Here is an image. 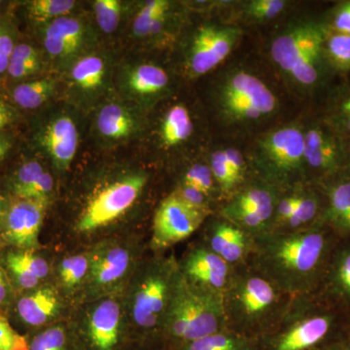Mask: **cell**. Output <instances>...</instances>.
Returning <instances> with one entry per match:
<instances>
[{
	"label": "cell",
	"mask_w": 350,
	"mask_h": 350,
	"mask_svg": "<svg viewBox=\"0 0 350 350\" xmlns=\"http://www.w3.org/2000/svg\"><path fill=\"white\" fill-rule=\"evenodd\" d=\"M326 31L327 27L314 21H296L271 41V61L285 81L300 93H312L325 78Z\"/></svg>",
	"instance_id": "1"
},
{
	"label": "cell",
	"mask_w": 350,
	"mask_h": 350,
	"mask_svg": "<svg viewBox=\"0 0 350 350\" xmlns=\"http://www.w3.org/2000/svg\"><path fill=\"white\" fill-rule=\"evenodd\" d=\"M165 314V335L178 350L220 332L224 320L222 296L213 288L182 280L170 292Z\"/></svg>",
	"instance_id": "2"
},
{
	"label": "cell",
	"mask_w": 350,
	"mask_h": 350,
	"mask_svg": "<svg viewBox=\"0 0 350 350\" xmlns=\"http://www.w3.org/2000/svg\"><path fill=\"white\" fill-rule=\"evenodd\" d=\"M214 105L228 125H256L273 116L278 100L266 83L250 71L234 68L226 72L214 89Z\"/></svg>",
	"instance_id": "3"
},
{
	"label": "cell",
	"mask_w": 350,
	"mask_h": 350,
	"mask_svg": "<svg viewBox=\"0 0 350 350\" xmlns=\"http://www.w3.org/2000/svg\"><path fill=\"white\" fill-rule=\"evenodd\" d=\"M46 68L62 76L78 59L100 48V34L84 14H71L39 27Z\"/></svg>",
	"instance_id": "4"
},
{
	"label": "cell",
	"mask_w": 350,
	"mask_h": 350,
	"mask_svg": "<svg viewBox=\"0 0 350 350\" xmlns=\"http://www.w3.org/2000/svg\"><path fill=\"white\" fill-rule=\"evenodd\" d=\"M111 53L98 50L78 59L59 76L66 103L79 111H92L111 98L116 64Z\"/></svg>",
	"instance_id": "5"
},
{
	"label": "cell",
	"mask_w": 350,
	"mask_h": 350,
	"mask_svg": "<svg viewBox=\"0 0 350 350\" xmlns=\"http://www.w3.org/2000/svg\"><path fill=\"white\" fill-rule=\"evenodd\" d=\"M243 31L237 25L202 24L191 32L183 52V68L192 78L207 75L234 49Z\"/></svg>",
	"instance_id": "6"
},
{
	"label": "cell",
	"mask_w": 350,
	"mask_h": 350,
	"mask_svg": "<svg viewBox=\"0 0 350 350\" xmlns=\"http://www.w3.org/2000/svg\"><path fill=\"white\" fill-rule=\"evenodd\" d=\"M255 161L276 178L296 174L305 163V131L298 125L280 126L257 140Z\"/></svg>",
	"instance_id": "7"
},
{
	"label": "cell",
	"mask_w": 350,
	"mask_h": 350,
	"mask_svg": "<svg viewBox=\"0 0 350 350\" xmlns=\"http://www.w3.org/2000/svg\"><path fill=\"white\" fill-rule=\"evenodd\" d=\"M114 85L122 100L144 111L167 96L172 80L159 64L133 62L115 69Z\"/></svg>",
	"instance_id": "8"
},
{
	"label": "cell",
	"mask_w": 350,
	"mask_h": 350,
	"mask_svg": "<svg viewBox=\"0 0 350 350\" xmlns=\"http://www.w3.org/2000/svg\"><path fill=\"white\" fill-rule=\"evenodd\" d=\"M146 182V175L131 174L108 184L88 202L78 221V230L94 231L118 219L135 204Z\"/></svg>",
	"instance_id": "9"
},
{
	"label": "cell",
	"mask_w": 350,
	"mask_h": 350,
	"mask_svg": "<svg viewBox=\"0 0 350 350\" xmlns=\"http://www.w3.org/2000/svg\"><path fill=\"white\" fill-rule=\"evenodd\" d=\"M94 111V137L105 146L126 144L144 131L142 110L126 101L109 98Z\"/></svg>",
	"instance_id": "10"
},
{
	"label": "cell",
	"mask_w": 350,
	"mask_h": 350,
	"mask_svg": "<svg viewBox=\"0 0 350 350\" xmlns=\"http://www.w3.org/2000/svg\"><path fill=\"white\" fill-rule=\"evenodd\" d=\"M36 144L59 170H66L75 161L79 145V130L66 110L52 113L36 133Z\"/></svg>",
	"instance_id": "11"
},
{
	"label": "cell",
	"mask_w": 350,
	"mask_h": 350,
	"mask_svg": "<svg viewBox=\"0 0 350 350\" xmlns=\"http://www.w3.org/2000/svg\"><path fill=\"white\" fill-rule=\"evenodd\" d=\"M47 204L12 198L0 230L2 243L18 250H36Z\"/></svg>",
	"instance_id": "12"
},
{
	"label": "cell",
	"mask_w": 350,
	"mask_h": 350,
	"mask_svg": "<svg viewBox=\"0 0 350 350\" xmlns=\"http://www.w3.org/2000/svg\"><path fill=\"white\" fill-rule=\"evenodd\" d=\"M206 213L188 206L172 193L157 208L153 241L165 247L190 237L204 221Z\"/></svg>",
	"instance_id": "13"
},
{
	"label": "cell",
	"mask_w": 350,
	"mask_h": 350,
	"mask_svg": "<svg viewBox=\"0 0 350 350\" xmlns=\"http://www.w3.org/2000/svg\"><path fill=\"white\" fill-rule=\"evenodd\" d=\"M172 292L170 278L163 269H154L140 280L133 297V323L142 330L159 325Z\"/></svg>",
	"instance_id": "14"
},
{
	"label": "cell",
	"mask_w": 350,
	"mask_h": 350,
	"mask_svg": "<svg viewBox=\"0 0 350 350\" xmlns=\"http://www.w3.org/2000/svg\"><path fill=\"white\" fill-rule=\"evenodd\" d=\"M79 350H122L126 345L121 327V312L116 301L107 299L94 306L87 319Z\"/></svg>",
	"instance_id": "15"
},
{
	"label": "cell",
	"mask_w": 350,
	"mask_h": 350,
	"mask_svg": "<svg viewBox=\"0 0 350 350\" xmlns=\"http://www.w3.org/2000/svg\"><path fill=\"white\" fill-rule=\"evenodd\" d=\"M323 237L317 232L293 234L282 239L275 248L276 261L292 273L312 271L323 250Z\"/></svg>",
	"instance_id": "16"
},
{
	"label": "cell",
	"mask_w": 350,
	"mask_h": 350,
	"mask_svg": "<svg viewBox=\"0 0 350 350\" xmlns=\"http://www.w3.org/2000/svg\"><path fill=\"white\" fill-rule=\"evenodd\" d=\"M34 251L11 247L0 259L14 290L31 291L38 288L41 280L49 275L47 261Z\"/></svg>",
	"instance_id": "17"
},
{
	"label": "cell",
	"mask_w": 350,
	"mask_h": 350,
	"mask_svg": "<svg viewBox=\"0 0 350 350\" xmlns=\"http://www.w3.org/2000/svg\"><path fill=\"white\" fill-rule=\"evenodd\" d=\"M54 189L52 174L38 161H25L15 170L9 190L13 199L47 202Z\"/></svg>",
	"instance_id": "18"
},
{
	"label": "cell",
	"mask_w": 350,
	"mask_h": 350,
	"mask_svg": "<svg viewBox=\"0 0 350 350\" xmlns=\"http://www.w3.org/2000/svg\"><path fill=\"white\" fill-rule=\"evenodd\" d=\"M59 92V76L43 75L27 81L8 85V100L20 111H34L54 100Z\"/></svg>",
	"instance_id": "19"
},
{
	"label": "cell",
	"mask_w": 350,
	"mask_h": 350,
	"mask_svg": "<svg viewBox=\"0 0 350 350\" xmlns=\"http://www.w3.org/2000/svg\"><path fill=\"white\" fill-rule=\"evenodd\" d=\"M16 312L21 323L39 328L49 323L59 310V300L52 287H38L24 292L16 300Z\"/></svg>",
	"instance_id": "20"
},
{
	"label": "cell",
	"mask_w": 350,
	"mask_h": 350,
	"mask_svg": "<svg viewBox=\"0 0 350 350\" xmlns=\"http://www.w3.org/2000/svg\"><path fill=\"white\" fill-rule=\"evenodd\" d=\"M342 153L344 151L337 138L330 131L319 125L310 126L305 131V163L312 169H335Z\"/></svg>",
	"instance_id": "21"
},
{
	"label": "cell",
	"mask_w": 350,
	"mask_h": 350,
	"mask_svg": "<svg viewBox=\"0 0 350 350\" xmlns=\"http://www.w3.org/2000/svg\"><path fill=\"white\" fill-rule=\"evenodd\" d=\"M46 69L40 46L22 36L14 48L4 81L8 85L27 81L43 75Z\"/></svg>",
	"instance_id": "22"
},
{
	"label": "cell",
	"mask_w": 350,
	"mask_h": 350,
	"mask_svg": "<svg viewBox=\"0 0 350 350\" xmlns=\"http://www.w3.org/2000/svg\"><path fill=\"white\" fill-rule=\"evenodd\" d=\"M185 271L195 282L216 290L224 286L228 275L227 262L206 250H195L189 255Z\"/></svg>",
	"instance_id": "23"
},
{
	"label": "cell",
	"mask_w": 350,
	"mask_h": 350,
	"mask_svg": "<svg viewBox=\"0 0 350 350\" xmlns=\"http://www.w3.org/2000/svg\"><path fill=\"white\" fill-rule=\"evenodd\" d=\"M330 329L327 317L305 320L273 342L271 350H310L325 338Z\"/></svg>",
	"instance_id": "24"
},
{
	"label": "cell",
	"mask_w": 350,
	"mask_h": 350,
	"mask_svg": "<svg viewBox=\"0 0 350 350\" xmlns=\"http://www.w3.org/2000/svg\"><path fill=\"white\" fill-rule=\"evenodd\" d=\"M130 265V254L122 247H111L96 254L90 264L92 282L98 286H108L121 280Z\"/></svg>",
	"instance_id": "25"
},
{
	"label": "cell",
	"mask_w": 350,
	"mask_h": 350,
	"mask_svg": "<svg viewBox=\"0 0 350 350\" xmlns=\"http://www.w3.org/2000/svg\"><path fill=\"white\" fill-rule=\"evenodd\" d=\"M194 131V124L188 108L175 105L165 112L160 126V140L167 148L178 146L187 142Z\"/></svg>",
	"instance_id": "26"
},
{
	"label": "cell",
	"mask_w": 350,
	"mask_h": 350,
	"mask_svg": "<svg viewBox=\"0 0 350 350\" xmlns=\"http://www.w3.org/2000/svg\"><path fill=\"white\" fill-rule=\"evenodd\" d=\"M27 20L36 27L49 24L53 21L77 13L79 2L75 0H31L24 2Z\"/></svg>",
	"instance_id": "27"
},
{
	"label": "cell",
	"mask_w": 350,
	"mask_h": 350,
	"mask_svg": "<svg viewBox=\"0 0 350 350\" xmlns=\"http://www.w3.org/2000/svg\"><path fill=\"white\" fill-rule=\"evenodd\" d=\"M131 2L122 0H96L93 2L94 23L98 31L111 36L118 31L131 12Z\"/></svg>",
	"instance_id": "28"
},
{
	"label": "cell",
	"mask_w": 350,
	"mask_h": 350,
	"mask_svg": "<svg viewBox=\"0 0 350 350\" xmlns=\"http://www.w3.org/2000/svg\"><path fill=\"white\" fill-rule=\"evenodd\" d=\"M275 301V292L269 282L262 278H251L244 284L241 301L244 312L256 315L264 312Z\"/></svg>",
	"instance_id": "29"
},
{
	"label": "cell",
	"mask_w": 350,
	"mask_h": 350,
	"mask_svg": "<svg viewBox=\"0 0 350 350\" xmlns=\"http://www.w3.org/2000/svg\"><path fill=\"white\" fill-rule=\"evenodd\" d=\"M29 350H79V347L64 326H53L29 338Z\"/></svg>",
	"instance_id": "30"
},
{
	"label": "cell",
	"mask_w": 350,
	"mask_h": 350,
	"mask_svg": "<svg viewBox=\"0 0 350 350\" xmlns=\"http://www.w3.org/2000/svg\"><path fill=\"white\" fill-rule=\"evenodd\" d=\"M324 50L329 66L336 70H350V36L327 29Z\"/></svg>",
	"instance_id": "31"
},
{
	"label": "cell",
	"mask_w": 350,
	"mask_h": 350,
	"mask_svg": "<svg viewBox=\"0 0 350 350\" xmlns=\"http://www.w3.org/2000/svg\"><path fill=\"white\" fill-rule=\"evenodd\" d=\"M22 36L13 14L0 17V81L5 80L14 48Z\"/></svg>",
	"instance_id": "32"
},
{
	"label": "cell",
	"mask_w": 350,
	"mask_h": 350,
	"mask_svg": "<svg viewBox=\"0 0 350 350\" xmlns=\"http://www.w3.org/2000/svg\"><path fill=\"white\" fill-rule=\"evenodd\" d=\"M178 350H254V349L245 338L219 332L184 345Z\"/></svg>",
	"instance_id": "33"
},
{
	"label": "cell",
	"mask_w": 350,
	"mask_h": 350,
	"mask_svg": "<svg viewBox=\"0 0 350 350\" xmlns=\"http://www.w3.org/2000/svg\"><path fill=\"white\" fill-rule=\"evenodd\" d=\"M288 5L289 2L283 0H251L243 4L241 13L247 22L259 24L275 19Z\"/></svg>",
	"instance_id": "34"
},
{
	"label": "cell",
	"mask_w": 350,
	"mask_h": 350,
	"mask_svg": "<svg viewBox=\"0 0 350 350\" xmlns=\"http://www.w3.org/2000/svg\"><path fill=\"white\" fill-rule=\"evenodd\" d=\"M232 208L234 211L259 214L265 221H267L273 213V196L265 189H251L239 196Z\"/></svg>",
	"instance_id": "35"
},
{
	"label": "cell",
	"mask_w": 350,
	"mask_h": 350,
	"mask_svg": "<svg viewBox=\"0 0 350 350\" xmlns=\"http://www.w3.org/2000/svg\"><path fill=\"white\" fill-rule=\"evenodd\" d=\"M330 216L336 224L350 232V182L340 184L332 191Z\"/></svg>",
	"instance_id": "36"
},
{
	"label": "cell",
	"mask_w": 350,
	"mask_h": 350,
	"mask_svg": "<svg viewBox=\"0 0 350 350\" xmlns=\"http://www.w3.org/2000/svg\"><path fill=\"white\" fill-rule=\"evenodd\" d=\"M90 269L89 259L84 255L66 258L59 267V276L64 286L71 289L81 283Z\"/></svg>",
	"instance_id": "37"
},
{
	"label": "cell",
	"mask_w": 350,
	"mask_h": 350,
	"mask_svg": "<svg viewBox=\"0 0 350 350\" xmlns=\"http://www.w3.org/2000/svg\"><path fill=\"white\" fill-rule=\"evenodd\" d=\"M213 182L211 167L202 163H196L184 175L183 185L197 189L207 196L213 187Z\"/></svg>",
	"instance_id": "38"
},
{
	"label": "cell",
	"mask_w": 350,
	"mask_h": 350,
	"mask_svg": "<svg viewBox=\"0 0 350 350\" xmlns=\"http://www.w3.org/2000/svg\"><path fill=\"white\" fill-rule=\"evenodd\" d=\"M211 167V172H213L214 180L218 182L219 185L223 190H231L238 183V179L228 167L223 150L214 152L211 155V167Z\"/></svg>",
	"instance_id": "39"
},
{
	"label": "cell",
	"mask_w": 350,
	"mask_h": 350,
	"mask_svg": "<svg viewBox=\"0 0 350 350\" xmlns=\"http://www.w3.org/2000/svg\"><path fill=\"white\" fill-rule=\"evenodd\" d=\"M243 236L241 230L232 227V225H219L213 232L211 239V247L214 253L220 255L227 246H229L232 241Z\"/></svg>",
	"instance_id": "40"
},
{
	"label": "cell",
	"mask_w": 350,
	"mask_h": 350,
	"mask_svg": "<svg viewBox=\"0 0 350 350\" xmlns=\"http://www.w3.org/2000/svg\"><path fill=\"white\" fill-rule=\"evenodd\" d=\"M317 204L315 200L312 198L298 197L296 206L291 217L288 219V223L292 227H298L303 223L308 222L310 219L314 217L317 213Z\"/></svg>",
	"instance_id": "41"
},
{
	"label": "cell",
	"mask_w": 350,
	"mask_h": 350,
	"mask_svg": "<svg viewBox=\"0 0 350 350\" xmlns=\"http://www.w3.org/2000/svg\"><path fill=\"white\" fill-rule=\"evenodd\" d=\"M174 194L188 206L206 213V195L197 190V189L190 187V186L182 185V187L179 188V190L174 192Z\"/></svg>",
	"instance_id": "42"
},
{
	"label": "cell",
	"mask_w": 350,
	"mask_h": 350,
	"mask_svg": "<svg viewBox=\"0 0 350 350\" xmlns=\"http://www.w3.org/2000/svg\"><path fill=\"white\" fill-rule=\"evenodd\" d=\"M20 335L5 315L0 312V350H16Z\"/></svg>",
	"instance_id": "43"
},
{
	"label": "cell",
	"mask_w": 350,
	"mask_h": 350,
	"mask_svg": "<svg viewBox=\"0 0 350 350\" xmlns=\"http://www.w3.org/2000/svg\"><path fill=\"white\" fill-rule=\"evenodd\" d=\"M21 119V111L8 98H0V133L16 125Z\"/></svg>",
	"instance_id": "44"
},
{
	"label": "cell",
	"mask_w": 350,
	"mask_h": 350,
	"mask_svg": "<svg viewBox=\"0 0 350 350\" xmlns=\"http://www.w3.org/2000/svg\"><path fill=\"white\" fill-rule=\"evenodd\" d=\"M330 29L350 36V1L344 2L336 8Z\"/></svg>",
	"instance_id": "45"
},
{
	"label": "cell",
	"mask_w": 350,
	"mask_h": 350,
	"mask_svg": "<svg viewBox=\"0 0 350 350\" xmlns=\"http://www.w3.org/2000/svg\"><path fill=\"white\" fill-rule=\"evenodd\" d=\"M224 152L226 163L228 167L231 170L232 174L237 177L238 180H241V176L245 170V162L243 155L238 149L228 148L223 150Z\"/></svg>",
	"instance_id": "46"
},
{
	"label": "cell",
	"mask_w": 350,
	"mask_h": 350,
	"mask_svg": "<svg viewBox=\"0 0 350 350\" xmlns=\"http://www.w3.org/2000/svg\"><path fill=\"white\" fill-rule=\"evenodd\" d=\"M14 288L0 261V308L10 306L14 300Z\"/></svg>",
	"instance_id": "47"
},
{
	"label": "cell",
	"mask_w": 350,
	"mask_h": 350,
	"mask_svg": "<svg viewBox=\"0 0 350 350\" xmlns=\"http://www.w3.org/2000/svg\"><path fill=\"white\" fill-rule=\"evenodd\" d=\"M244 248H245V239L244 236H241L227 246L219 256L226 262H237L243 256Z\"/></svg>",
	"instance_id": "48"
},
{
	"label": "cell",
	"mask_w": 350,
	"mask_h": 350,
	"mask_svg": "<svg viewBox=\"0 0 350 350\" xmlns=\"http://www.w3.org/2000/svg\"><path fill=\"white\" fill-rule=\"evenodd\" d=\"M344 122H350V93L340 100L337 112L333 117V123H344Z\"/></svg>",
	"instance_id": "49"
},
{
	"label": "cell",
	"mask_w": 350,
	"mask_h": 350,
	"mask_svg": "<svg viewBox=\"0 0 350 350\" xmlns=\"http://www.w3.org/2000/svg\"><path fill=\"white\" fill-rule=\"evenodd\" d=\"M297 199H298V197H290L283 200L280 202V206H278V217L282 219V220L288 221V219L291 217L292 214H293Z\"/></svg>",
	"instance_id": "50"
},
{
	"label": "cell",
	"mask_w": 350,
	"mask_h": 350,
	"mask_svg": "<svg viewBox=\"0 0 350 350\" xmlns=\"http://www.w3.org/2000/svg\"><path fill=\"white\" fill-rule=\"evenodd\" d=\"M234 214L243 224L250 226V227H257V226L261 225L262 223L265 222L264 219L257 213L234 211Z\"/></svg>",
	"instance_id": "51"
},
{
	"label": "cell",
	"mask_w": 350,
	"mask_h": 350,
	"mask_svg": "<svg viewBox=\"0 0 350 350\" xmlns=\"http://www.w3.org/2000/svg\"><path fill=\"white\" fill-rule=\"evenodd\" d=\"M340 282L350 291V254L344 258L338 269Z\"/></svg>",
	"instance_id": "52"
},
{
	"label": "cell",
	"mask_w": 350,
	"mask_h": 350,
	"mask_svg": "<svg viewBox=\"0 0 350 350\" xmlns=\"http://www.w3.org/2000/svg\"><path fill=\"white\" fill-rule=\"evenodd\" d=\"M12 146L13 142L11 138L7 137L5 133H0V165L5 161Z\"/></svg>",
	"instance_id": "53"
},
{
	"label": "cell",
	"mask_w": 350,
	"mask_h": 350,
	"mask_svg": "<svg viewBox=\"0 0 350 350\" xmlns=\"http://www.w3.org/2000/svg\"><path fill=\"white\" fill-rule=\"evenodd\" d=\"M10 202L11 200H7L3 196L0 194V230H1L2 225H3L4 219H5Z\"/></svg>",
	"instance_id": "54"
},
{
	"label": "cell",
	"mask_w": 350,
	"mask_h": 350,
	"mask_svg": "<svg viewBox=\"0 0 350 350\" xmlns=\"http://www.w3.org/2000/svg\"><path fill=\"white\" fill-rule=\"evenodd\" d=\"M14 6H15V2L0 0V17L12 14L11 11H12Z\"/></svg>",
	"instance_id": "55"
},
{
	"label": "cell",
	"mask_w": 350,
	"mask_h": 350,
	"mask_svg": "<svg viewBox=\"0 0 350 350\" xmlns=\"http://www.w3.org/2000/svg\"><path fill=\"white\" fill-rule=\"evenodd\" d=\"M122 350H149L148 349H146V347H124V349Z\"/></svg>",
	"instance_id": "56"
},
{
	"label": "cell",
	"mask_w": 350,
	"mask_h": 350,
	"mask_svg": "<svg viewBox=\"0 0 350 350\" xmlns=\"http://www.w3.org/2000/svg\"><path fill=\"white\" fill-rule=\"evenodd\" d=\"M336 350H350V347H342Z\"/></svg>",
	"instance_id": "57"
},
{
	"label": "cell",
	"mask_w": 350,
	"mask_h": 350,
	"mask_svg": "<svg viewBox=\"0 0 350 350\" xmlns=\"http://www.w3.org/2000/svg\"><path fill=\"white\" fill-rule=\"evenodd\" d=\"M345 153H349V162H350V142H349V148L347 149V152H345Z\"/></svg>",
	"instance_id": "58"
}]
</instances>
